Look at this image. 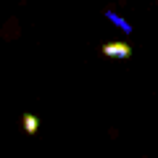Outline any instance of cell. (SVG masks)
<instances>
[{
  "label": "cell",
  "instance_id": "6da1fadb",
  "mask_svg": "<svg viewBox=\"0 0 158 158\" xmlns=\"http://www.w3.org/2000/svg\"><path fill=\"white\" fill-rule=\"evenodd\" d=\"M103 56H108V58H129L132 45H127V42H106L103 45Z\"/></svg>",
  "mask_w": 158,
  "mask_h": 158
},
{
  "label": "cell",
  "instance_id": "7a4b0ae2",
  "mask_svg": "<svg viewBox=\"0 0 158 158\" xmlns=\"http://www.w3.org/2000/svg\"><path fill=\"white\" fill-rule=\"evenodd\" d=\"M24 132H27V135H34V132L40 129V118L37 116H32V113H24Z\"/></svg>",
  "mask_w": 158,
  "mask_h": 158
},
{
  "label": "cell",
  "instance_id": "3957f363",
  "mask_svg": "<svg viewBox=\"0 0 158 158\" xmlns=\"http://www.w3.org/2000/svg\"><path fill=\"white\" fill-rule=\"evenodd\" d=\"M106 19H108V21H113V24H116L118 29H124L127 34L132 32V24H129V21H124V19H121V16H116V13H113V11H106Z\"/></svg>",
  "mask_w": 158,
  "mask_h": 158
}]
</instances>
